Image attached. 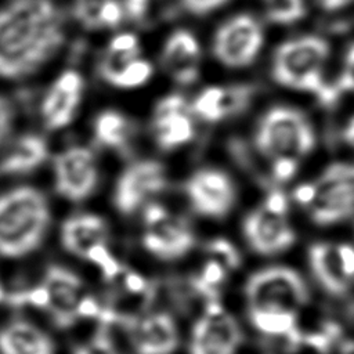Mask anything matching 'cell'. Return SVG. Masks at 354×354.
Listing matches in <instances>:
<instances>
[{
  "instance_id": "cell-1",
  "label": "cell",
  "mask_w": 354,
  "mask_h": 354,
  "mask_svg": "<svg viewBox=\"0 0 354 354\" xmlns=\"http://www.w3.org/2000/svg\"><path fill=\"white\" fill-rule=\"evenodd\" d=\"M64 25L50 0H11L0 8V77L21 79L61 47Z\"/></svg>"
},
{
  "instance_id": "cell-2",
  "label": "cell",
  "mask_w": 354,
  "mask_h": 354,
  "mask_svg": "<svg viewBox=\"0 0 354 354\" xmlns=\"http://www.w3.org/2000/svg\"><path fill=\"white\" fill-rule=\"evenodd\" d=\"M51 221L47 198L35 187H17L0 195V256L21 259L44 241Z\"/></svg>"
},
{
  "instance_id": "cell-3",
  "label": "cell",
  "mask_w": 354,
  "mask_h": 354,
  "mask_svg": "<svg viewBox=\"0 0 354 354\" xmlns=\"http://www.w3.org/2000/svg\"><path fill=\"white\" fill-rule=\"evenodd\" d=\"M328 55L329 44L319 36L283 41L272 58V77L281 86L314 94L322 105H333L340 93L324 80Z\"/></svg>"
},
{
  "instance_id": "cell-4",
  "label": "cell",
  "mask_w": 354,
  "mask_h": 354,
  "mask_svg": "<svg viewBox=\"0 0 354 354\" xmlns=\"http://www.w3.org/2000/svg\"><path fill=\"white\" fill-rule=\"evenodd\" d=\"M256 148L266 158L299 159L315 145V134L306 115L289 106L271 108L260 120L256 136Z\"/></svg>"
},
{
  "instance_id": "cell-5",
  "label": "cell",
  "mask_w": 354,
  "mask_h": 354,
  "mask_svg": "<svg viewBox=\"0 0 354 354\" xmlns=\"http://www.w3.org/2000/svg\"><path fill=\"white\" fill-rule=\"evenodd\" d=\"M245 296L249 311L297 314L308 301V289L297 271L278 266L250 275Z\"/></svg>"
},
{
  "instance_id": "cell-6",
  "label": "cell",
  "mask_w": 354,
  "mask_h": 354,
  "mask_svg": "<svg viewBox=\"0 0 354 354\" xmlns=\"http://www.w3.org/2000/svg\"><path fill=\"white\" fill-rule=\"evenodd\" d=\"M195 243L189 225L163 206L152 203L144 212L142 245L160 260H176L185 256Z\"/></svg>"
},
{
  "instance_id": "cell-7",
  "label": "cell",
  "mask_w": 354,
  "mask_h": 354,
  "mask_svg": "<svg viewBox=\"0 0 354 354\" xmlns=\"http://www.w3.org/2000/svg\"><path fill=\"white\" fill-rule=\"evenodd\" d=\"M263 29L256 18L242 14L224 22L213 37V54L228 68L252 64L263 46Z\"/></svg>"
},
{
  "instance_id": "cell-8",
  "label": "cell",
  "mask_w": 354,
  "mask_h": 354,
  "mask_svg": "<svg viewBox=\"0 0 354 354\" xmlns=\"http://www.w3.org/2000/svg\"><path fill=\"white\" fill-rule=\"evenodd\" d=\"M241 343L242 330L235 318L218 301H212L194 324L189 354H236Z\"/></svg>"
},
{
  "instance_id": "cell-9",
  "label": "cell",
  "mask_w": 354,
  "mask_h": 354,
  "mask_svg": "<svg viewBox=\"0 0 354 354\" xmlns=\"http://www.w3.org/2000/svg\"><path fill=\"white\" fill-rule=\"evenodd\" d=\"M54 185L68 201L82 202L97 187L98 167L93 152L86 147H69L54 158Z\"/></svg>"
},
{
  "instance_id": "cell-10",
  "label": "cell",
  "mask_w": 354,
  "mask_h": 354,
  "mask_svg": "<svg viewBox=\"0 0 354 354\" xmlns=\"http://www.w3.org/2000/svg\"><path fill=\"white\" fill-rule=\"evenodd\" d=\"M166 183V171L159 162L138 160L119 176L113 191V203L120 213L133 214L162 192Z\"/></svg>"
},
{
  "instance_id": "cell-11",
  "label": "cell",
  "mask_w": 354,
  "mask_h": 354,
  "mask_svg": "<svg viewBox=\"0 0 354 354\" xmlns=\"http://www.w3.org/2000/svg\"><path fill=\"white\" fill-rule=\"evenodd\" d=\"M185 194L192 209L205 217L221 218L235 202L231 178L217 169L195 171L185 183Z\"/></svg>"
},
{
  "instance_id": "cell-12",
  "label": "cell",
  "mask_w": 354,
  "mask_h": 354,
  "mask_svg": "<svg viewBox=\"0 0 354 354\" xmlns=\"http://www.w3.org/2000/svg\"><path fill=\"white\" fill-rule=\"evenodd\" d=\"M41 286L47 295L46 310L58 326H68L79 317V306L84 296L82 279L61 266H51Z\"/></svg>"
},
{
  "instance_id": "cell-13",
  "label": "cell",
  "mask_w": 354,
  "mask_h": 354,
  "mask_svg": "<svg viewBox=\"0 0 354 354\" xmlns=\"http://www.w3.org/2000/svg\"><path fill=\"white\" fill-rule=\"evenodd\" d=\"M243 234L249 246L260 254L281 253L289 249L296 239L286 217L274 214L263 206L245 217Z\"/></svg>"
},
{
  "instance_id": "cell-14",
  "label": "cell",
  "mask_w": 354,
  "mask_h": 354,
  "mask_svg": "<svg viewBox=\"0 0 354 354\" xmlns=\"http://www.w3.org/2000/svg\"><path fill=\"white\" fill-rule=\"evenodd\" d=\"M84 82L76 71L61 73L41 101V118L47 129L59 130L66 127L82 101Z\"/></svg>"
},
{
  "instance_id": "cell-15",
  "label": "cell",
  "mask_w": 354,
  "mask_h": 354,
  "mask_svg": "<svg viewBox=\"0 0 354 354\" xmlns=\"http://www.w3.org/2000/svg\"><path fill=\"white\" fill-rule=\"evenodd\" d=\"M129 337L136 354H173L178 329L167 313H153L129 322Z\"/></svg>"
},
{
  "instance_id": "cell-16",
  "label": "cell",
  "mask_w": 354,
  "mask_h": 354,
  "mask_svg": "<svg viewBox=\"0 0 354 354\" xmlns=\"http://www.w3.org/2000/svg\"><path fill=\"white\" fill-rule=\"evenodd\" d=\"M152 131L155 141L163 149H174L194 137V124L185 112V100L180 94L162 98L153 111Z\"/></svg>"
},
{
  "instance_id": "cell-17",
  "label": "cell",
  "mask_w": 354,
  "mask_h": 354,
  "mask_svg": "<svg viewBox=\"0 0 354 354\" xmlns=\"http://www.w3.org/2000/svg\"><path fill=\"white\" fill-rule=\"evenodd\" d=\"M254 87L234 84L228 87L212 86L202 90L192 102V111L207 122H218L243 112L252 102Z\"/></svg>"
},
{
  "instance_id": "cell-18",
  "label": "cell",
  "mask_w": 354,
  "mask_h": 354,
  "mask_svg": "<svg viewBox=\"0 0 354 354\" xmlns=\"http://www.w3.org/2000/svg\"><path fill=\"white\" fill-rule=\"evenodd\" d=\"M310 205L311 218L318 225L342 221L354 212V185L346 180L321 177Z\"/></svg>"
},
{
  "instance_id": "cell-19",
  "label": "cell",
  "mask_w": 354,
  "mask_h": 354,
  "mask_svg": "<svg viewBox=\"0 0 354 354\" xmlns=\"http://www.w3.org/2000/svg\"><path fill=\"white\" fill-rule=\"evenodd\" d=\"M162 61L169 75L180 84H191L198 79L201 47L188 30L173 32L165 43Z\"/></svg>"
},
{
  "instance_id": "cell-20",
  "label": "cell",
  "mask_w": 354,
  "mask_h": 354,
  "mask_svg": "<svg viewBox=\"0 0 354 354\" xmlns=\"http://www.w3.org/2000/svg\"><path fill=\"white\" fill-rule=\"evenodd\" d=\"M108 241L106 223L97 214L82 213L66 218L61 227V243L71 254L86 259L95 246Z\"/></svg>"
},
{
  "instance_id": "cell-21",
  "label": "cell",
  "mask_w": 354,
  "mask_h": 354,
  "mask_svg": "<svg viewBox=\"0 0 354 354\" xmlns=\"http://www.w3.org/2000/svg\"><path fill=\"white\" fill-rule=\"evenodd\" d=\"M51 337L29 321L17 319L0 329V354H54Z\"/></svg>"
},
{
  "instance_id": "cell-22",
  "label": "cell",
  "mask_w": 354,
  "mask_h": 354,
  "mask_svg": "<svg viewBox=\"0 0 354 354\" xmlns=\"http://www.w3.org/2000/svg\"><path fill=\"white\" fill-rule=\"evenodd\" d=\"M308 260L314 277L328 293L342 296L347 292L351 281L343 271L337 245L325 242L311 245Z\"/></svg>"
},
{
  "instance_id": "cell-23",
  "label": "cell",
  "mask_w": 354,
  "mask_h": 354,
  "mask_svg": "<svg viewBox=\"0 0 354 354\" xmlns=\"http://www.w3.org/2000/svg\"><path fill=\"white\" fill-rule=\"evenodd\" d=\"M48 156L44 138L36 134L19 137L0 162V170L7 174H25L37 169Z\"/></svg>"
},
{
  "instance_id": "cell-24",
  "label": "cell",
  "mask_w": 354,
  "mask_h": 354,
  "mask_svg": "<svg viewBox=\"0 0 354 354\" xmlns=\"http://www.w3.org/2000/svg\"><path fill=\"white\" fill-rule=\"evenodd\" d=\"M252 325L268 336H283L292 344L301 343L303 333L297 328V314L272 313V311H249Z\"/></svg>"
},
{
  "instance_id": "cell-25",
  "label": "cell",
  "mask_w": 354,
  "mask_h": 354,
  "mask_svg": "<svg viewBox=\"0 0 354 354\" xmlns=\"http://www.w3.org/2000/svg\"><path fill=\"white\" fill-rule=\"evenodd\" d=\"M129 119L118 111L106 109L101 112L94 122V137L106 148L118 149L123 147L129 140Z\"/></svg>"
},
{
  "instance_id": "cell-26",
  "label": "cell",
  "mask_w": 354,
  "mask_h": 354,
  "mask_svg": "<svg viewBox=\"0 0 354 354\" xmlns=\"http://www.w3.org/2000/svg\"><path fill=\"white\" fill-rule=\"evenodd\" d=\"M140 57L138 39L133 33H120L115 36L106 48V53L100 64V73L102 79L129 62Z\"/></svg>"
},
{
  "instance_id": "cell-27",
  "label": "cell",
  "mask_w": 354,
  "mask_h": 354,
  "mask_svg": "<svg viewBox=\"0 0 354 354\" xmlns=\"http://www.w3.org/2000/svg\"><path fill=\"white\" fill-rule=\"evenodd\" d=\"M151 76L152 65L147 59L138 57L116 72L105 76L104 80L119 88H136L145 84Z\"/></svg>"
},
{
  "instance_id": "cell-28",
  "label": "cell",
  "mask_w": 354,
  "mask_h": 354,
  "mask_svg": "<svg viewBox=\"0 0 354 354\" xmlns=\"http://www.w3.org/2000/svg\"><path fill=\"white\" fill-rule=\"evenodd\" d=\"M267 17L278 25H289L306 14L304 0H266Z\"/></svg>"
},
{
  "instance_id": "cell-29",
  "label": "cell",
  "mask_w": 354,
  "mask_h": 354,
  "mask_svg": "<svg viewBox=\"0 0 354 354\" xmlns=\"http://www.w3.org/2000/svg\"><path fill=\"white\" fill-rule=\"evenodd\" d=\"M84 260H87V261H90L91 264L97 266L98 270L102 272L104 278L108 279V281L115 279V278L120 274V271H122L119 261H118V260L115 259V256L109 252L106 243H105V245L95 246L94 249H91V250L87 253V256H86Z\"/></svg>"
},
{
  "instance_id": "cell-30",
  "label": "cell",
  "mask_w": 354,
  "mask_h": 354,
  "mask_svg": "<svg viewBox=\"0 0 354 354\" xmlns=\"http://www.w3.org/2000/svg\"><path fill=\"white\" fill-rule=\"evenodd\" d=\"M108 0H73L76 19L88 29L100 28V14Z\"/></svg>"
},
{
  "instance_id": "cell-31",
  "label": "cell",
  "mask_w": 354,
  "mask_h": 354,
  "mask_svg": "<svg viewBox=\"0 0 354 354\" xmlns=\"http://www.w3.org/2000/svg\"><path fill=\"white\" fill-rule=\"evenodd\" d=\"M340 336V328L335 322H326L322 325V328L314 333L303 335L301 343H306L307 346L315 348L319 353H326L332 343L337 340Z\"/></svg>"
},
{
  "instance_id": "cell-32",
  "label": "cell",
  "mask_w": 354,
  "mask_h": 354,
  "mask_svg": "<svg viewBox=\"0 0 354 354\" xmlns=\"http://www.w3.org/2000/svg\"><path fill=\"white\" fill-rule=\"evenodd\" d=\"M209 252L227 268H236L241 264V256L236 248L227 239L217 238L207 245Z\"/></svg>"
},
{
  "instance_id": "cell-33",
  "label": "cell",
  "mask_w": 354,
  "mask_h": 354,
  "mask_svg": "<svg viewBox=\"0 0 354 354\" xmlns=\"http://www.w3.org/2000/svg\"><path fill=\"white\" fill-rule=\"evenodd\" d=\"M75 354H119V353L108 336L97 335L90 342L79 346Z\"/></svg>"
},
{
  "instance_id": "cell-34",
  "label": "cell",
  "mask_w": 354,
  "mask_h": 354,
  "mask_svg": "<svg viewBox=\"0 0 354 354\" xmlns=\"http://www.w3.org/2000/svg\"><path fill=\"white\" fill-rule=\"evenodd\" d=\"M340 91H353L354 93V44H351L346 53L343 71L337 83L335 84Z\"/></svg>"
},
{
  "instance_id": "cell-35",
  "label": "cell",
  "mask_w": 354,
  "mask_h": 354,
  "mask_svg": "<svg viewBox=\"0 0 354 354\" xmlns=\"http://www.w3.org/2000/svg\"><path fill=\"white\" fill-rule=\"evenodd\" d=\"M123 15V6L118 0H108L100 14V28H111L118 25Z\"/></svg>"
},
{
  "instance_id": "cell-36",
  "label": "cell",
  "mask_w": 354,
  "mask_h": 354,
  "mask_svg": "<svg viewBox=\"0 0 354 354\" xmlns=\"http://www.w3.org/2000/svg\"><path fill=\"white\" fill-rule=\"evenodd\" d=\"M297 170V160L290 158H281L272 160V177L275 181L283 183L290 180Z\"/></svg>"
},
{
  "instance_id": "cell-37",
  "label": "cell",
  "mask_w": 354,
  "mask_h": 354,
  "mask_svg": "<svg viewBox=\"0 0 354 354\" xmlns=\"http://www.w3.org/2000/svg\"><path fill=\"white\" fill-rule=\"evenodd\" d=\"M183 7L189 11L194 15H205L209 14L223 4H225L228 0H180Z\"/></svg>"
},
{
  "instance_id": "cell-38",
  "label": "cell",
  "mask_w": 354,
  "mask_h": 354,
  "mask_svg": "<svg viewBox=\"0 0 354 354\" xmlns=\"http://www.w3.org/2000/svg\"><path fill=\"white\" fill-rule=\"evenodd\" d=\"M263 207L274 214L278 216H286L288 212V201L283 192L274 189L271 192H268V195L266 196V201L263 203Z\"/></svg>"
},
{
  "instance_id": "cell-39",
  "label": "cell",
  "mask_w": 354,
  "mask_h": 354,
  "mask_svg": "<svg viewBox=\"0 0 354 354\" xmlns=\"http://www.w3.org/2000/svg\"><path fill=\"white\" fill-rule=\"evenodd\" d=\"M337 252L342 260L343 271L346 277L351 281L354 278V248L351 245H337Z\"/></svg>"
},
{
  "instance_id": "cell-40",
  "label": "cell",
  "mask_w": 354,
  "mask_h": 354,
  "mask_svg": "<svg viewBox=\"0 0 354 354\" xmlns=\"http://www.w3.org/2000/svg\"><path fill=\"white\" fill-rule=\"evenodd\" d=\"M12 126V109L10 104L0 97V144L10 133Z\"/></svg>"
},
{
  "instance_id": "cell-41",
  "label": "cell",
  "mask_w": 354,
  "mask_h": 354,
  "mask_svg": "<svg viewBox=\"0 0 354 354\" xmlns=\"http://www.w3.org/2000/svg\"><path fill=\"white\" fill-rule=\"evenodd\" d=\"M317 195V185L315 184H300L293 191V198L297 203L303 206H310Z\"/></svg>"
},
{
  "instance_id": "cell-42",
  "label": "cell",
  "mask_w": 354,
  "mask_h": 354,
  "mask_svg": "<svg viewBox=\"0 0 354 354\" xmlns=\"http://www.w3.org/2000/svg\"><path fill=\"white\" fill-rule=\"evenodd\" d=\"M123 11L130 15L131 18H140L144 15L147 7H148V0H124Z\"/></svg>"
},
{
  "instance_id": "cell-43",
  "label": "cell",
  "mask_w": 354,
  "mask_h": 354,
  "mask_svg": "<svg viewBox=\"0 0 354 354\" xmlns=\"http://www.w3.org/2000/svg\"><path fill=\"white\" fill-rule=\"evenodd\" d=\"M318 3L326 11H337L344 8L351 0H318Z\"/></svg>"
},
{
  "instance_id": "cell-44",
  "label": "cell",
  "mask_w": 354,
  "mask_h": 354,
  "mask_svg": "<svg viewBox=\"0 0 354 354\" xmlns=\"http://www.w3.org/2000/svg\"><path fill=\"white\" fill-rule=\"evenodd\" d=\"M343 140L354 148V118L347 123V126L343 130Z\"/></svg>"
},
{
  "instance_id": "cell-45",
  "label": "cell",
  "mask_w": 354,
  "mask_h": 354,
  "mask_svg": "<svg viewBox=\"0 0 354 354\" xmlns=\"http://www.w3.org/2000/svg\"><path fill=\"white\" fill-rule=\"evenodd\" d=\"M340 354H354V340L342 342Z\"/></svg>"
},
{
  "instance_id": "cell-46",
  "label": "cell",
  "mask_w": 354,
  "mask_h": 354,
  "mask_svg": "<svg viewBox=\"0 0 354 354\" xmlns=\"http://www.w3.org/2000/svg\"><path fill=\"white\" fill-rule=\"evenodd\" d=\"M4 297H6L4 288H3V285H1V282H0V301H3V300H4Z\"/></svg>"
}]
</instances>
